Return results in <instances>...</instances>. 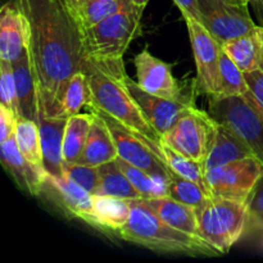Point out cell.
Instances as JSON below:
<instances>
[{
    "label": "cell",
    "instance_id": "obj_1",
    "mask_svg": "<svg viewBox=\"0 0 263 263\" xmlns=\"http://www.w3.org/2000/svg\"><path fill=\"white\" fill-rule=\"evenodd\" d=\"M27 23V53L39 100V118L62 117L67 81L84 71V33L64 0H10Z\"/></svg>",
    "mask_w": 263,
    "mask_h": 263
},
{
    "label": "cell",
    "instance_id": "obj_2",
    "mask_svg": "<svg viewBox=\"0 0 263 263\" xmlns=\"http://www.w3.org/2000/svg\"><path fill=\"white\" fill-rule=\"evenodd\" d=\"M82 72L87 74L91 90V100L87 107L97 108L115 118L123 127L143 139L149 148L163 159L161 135L151 125L126 87L125 79L127 73L125 69V62H85Z\"/></svg>",
    "mask_w": 263,
    "mask_h": 263
},
{
    "label": "cell",
    "instance_id": "obj_3",
    "mask_svg": "<svg viewBox=\"0 0 263 263\" xmlns=\"http://www.w3.org/2000/svg\"><path fill=\"white\" fill-rule=\"evenodd\" d=\"M130 208L128 222L117 234L123 240L159 253L220 256L203 239L182 233L163 222L141 199L130 200Z\"/></svg>",
    "mask_w": 263,
    "mask_h": 263
},
{
    "label": "cell",
    "instance_id": "obj_4",
    "mask_svg": "<svg viewBox=\"0 0 263 263\" xmlns=\"http://www.w3.org/2000/svg\"><path fill=\"white\" fill-rule=\"evenodd\" d=\"M143 12L131 0H122L117 12L85 31V62H123L130 44L141 35Z\"/></svg>",
    "mask_w": 263,
    "mask_h": 263
},
{
    "label": "cell",
    "instance_id": "obj_5",
    "mask_svg": "<svg viewBox=\"0 0 263 263\" xmlns=\"http://www.w3.org/2000/svg\"><path fill=\"white\" fill-rule=\"evenodd\" d=\"M195 211L200 235L220 256L230 252L251 220L248 203L230 198L212 197Z\"/></svg>",
    "mask_w": 263,
    "mask_h": 263
},
{
    "label": "cell",
    "instance_id": "obj_6",
    "mask_svg": "<svg viewBox=\"0 0 263 263\" xmlns=\"http://www.w3.org/2000/svg\"><path fill=\"white\" fill-rule=\"evenodd\" d=\"M208 103L211 115L243 139L263 166V110L251 92L222 99L210 97Z\"/></svg>",
    "mask_w": 263,
    "mask_h": 263
},
{
    "label": "cell",
    "instance_id": "obj_7",
    "mask_svg": "<svg viewBox=\"0 0 263 263\" xmlns=\"http://www.w3.org/2000/svg\"><path fill=\"white\" fill-rule=\"evenodd\" d=\"M217 126L210 112L193 107L162 135V144L203 164L215 143Z\"/></svg>",
    "mask_w": 263,
    "mask_h": 263
},
{
    "label": "cell",
    "instance_id": "obj_8",
    "mask_svg": "<svg viewBox=\"0 0 263 263\" xmlns=\"http://www.w3.org/2000/svg\"><path fill=\"white\" fill-rule=\"evenodd\" d=\"M197 64L194 91L213 97L221 90V51L222 46L212 37L204 26L193 18H184Z\"/></svg>",
    "mask_w": 263,
    "mask_h": 263
},
{
    "label": "cell",
    "instance_id": "obj_9",
    "mask_svg": "<svg viewBox=\"0 0 263 263\" xmlns=\"http://www.w3.org/2000/svg\"><path fill=\"white\" fill-rule=\"evenodd\" d=\"M200 23L221 45L226 41L254 33L258 26L252 20L248 4L222 0H199Z\"/></svg>",
    "mask_w": 263,
    "mask_h": 263
},
{
    "label": "cell",
    "instance_id": "obj_10",
    "mask_svg": "<svg viewBox=\"0 0 263 263\" xmlns=\"http://www.w3.org/2000/svg\"><path fill=\"white\" fill-rule=\"evenodd\" d=\"M262 174V163L252 157L208 170L204 176L208 190L213 197L230 198L248 203L249 195Z\"/></svg>",
    "mask_w": 263,
    "mask_h": 263
},
{
    "label": "cell",
    "instance_id": "obj_11",
    "mask_svg": "<svg viewBox=\"0 0 263 263\" xmlns=\"http://www.w3.org/2000/svg\"><path fill=\"white\" fill-rule=\"evenodd\" d=\"M90 112L102 117L107 123L120 158L148 172L152 176L170 181L174 172L158 154H156L149 148V145L143 139L123 127L120 122H117L115 118L108 116L103 110L90 107Z\"/></svg>",
    "mask_w": 263,
    "mask_h": 263
},
{
    "label": "cell",
    "instance_id": "obj_12",
    "mask_svg": "<svg viewBox=\"0 0 263 263\" xmlns=\"http://www.w3.org/2000/svg\"><path fill=\"white\" fill-rule=\"evenodd\" d=\"M139 86L151 94L170 100H184L193 98L184 92L172 73V64L154 57L148 49H143L134 59Z\"/></svg>",
    "mask_w": 263,
    "mask_h": 263
},
{
    "label": "cell",
    "instance_id": "obj_13",
    "mask_svg": "<svg viewBox=\"0 0 263 263\" xmlns=\"http://www.w3.org/2000/svg\"><path fill=\"white\" fill-rule=\"evenodd\" d=\"M125 84L130 94L141 108L151 125L161 135L166 134L175 123L195 107L194 98L184 100H170L151 94L139 86L138 82L126 76Z\"/></svg>",
    "mask_w": 263,
    "mask_h": 263
},
{
    "label": "cell",
    "instance_id": "obj_14",
    "mask_svg": "<svg viewBox=\"0 0 263 263\" xmlns=\"http://www.w3.org/2000/svg\"><path fill=\"white\" fill-rule=\"evenodd\" d=\"M51 198L67 215L80 218L95 229V215L92 198L94 195L76 182L64 176H46L41 193Z\"/></svg>",
    "mask_w": 263,
    "mask_h": 263
},
{
    "label": "cell",
    "instance_id": "obj_15",
    "mask_svg": "<svg viewBox=\"0 0 263 263\" xmlns=\"http://www.w3.org/2000/svg\"><path fill=\"white\" fill-rule=\"evenodd\" d=\"M27 51V23L12 2L5 3L0 10V59L17 62Z\"/></svg>",
    "mask_w": 263,
    "mask_h": 263
},
{
    "label": "cell",
    "instance_id": "obj_16",
    "mask_svg": "<svg viewBox=\"0 0 263 263\" xmlns=\"http://www.w3.org/2000/svg\"><path fill=\"white\" fill-rule=\"evenodd\" d=\"M0 154L3 166L21 189L31 195L41 194L48 172L26 161L18 149L14 136L0 143Z\"/></svg>",
    "mask_w": 263,
    "mask_h": 263
},
{
    "label": "cell",
    "instance_id": "obj_17",
    "mask_svg": "<svg viewBox=\"0 0 263 263\" xmlns=\"http://www.w3.org/2000/svg\"><path fill=\"white\" fill-rule=\"evenodd\" d=\"M36 123L40 131L45 171L51 176H63V138L67 117H40Z\"/></svg>",
    "mask_w": 263,
    "mask_h": 263
},
{
    "label": "cell",
    "instance_id": "obj_18",
    "mask_svg": "<svg viewBox=\"0 0 263 263\" xmlns=\"http://www.w3.org/2000/svg\"><path fill=\"white\" fill-rule=\"evenodd\" d=\"M144 204L151 208L163 222L177 230L186 233L195 238H202L199 230V223H198L197 211L194 207L184 204L174 198L159 197V198H148V199H141ZM204 240V239H203Z\"/></svg>",
    "mask_w": 263,
    "mask_h": 263
},
{
    "label": "cell",
    "instance_id": "obj_19",
    "mask_svg": "<svg viewBox=\"0 0 263 263\" xmlns=\"http://www.w3.org/2000/svg\"><path fill=\"white\" fill-rule=\"evenodd\" d=\"M252 157H254L253 153L249 146L244 143L243 139L239 138L228 126L218 122L215 143L203 163V168L204 171H208L216 167L225 166L231 162L252 158Z\"/></svg>",
    "mask_w": 263,
    "mask_h": 263
},
{
    "label": "cell",
    "instance_id": "obj_20",
    "mask_svg": "<svg viewBox=\"0 0 263 263\" xmlns=\"http://www.w3.org/2000/svg\"><path fill=\"white\" fill-rule=\"evenodd\" d=\"M92 116L94 120L90 127L89 138L79 163L99 167L107 162L116 161L118 158V152L107 123L95 113H92Z\"/></svg>",
    "mask_w": 263,
    "mask_h": 263
},
{
    "label": "cell",
    "instance_id": "obj_21",
    "mask_svg": "<svg viewBox=\"0 0 263 263\" xmlns=\"http://www.w3.org/2000/svg\"><path fill=\"white\" fill-rule=\"evenodd\" d=\"M13 72H14L15 91H17L18 117L27 118V120L37 122V91H36L35 80H33L27 51L17 62L13 63Z\"/></svg>",
    "mask_w": 263,
    "mask_h": 263
},
{
    "label": "cell",
    "instance_id": "obj_22",
    "mask_svg": "<svg viewBox=\"0 0 263 263\" xmlns=\"http://www.w3.org/2000/svg\"><path fill=\"white\" fill-rule=\"evenodd\" d=\"M92 205L97 230L118 234V231L128 222L131 213L130 200L109 195H94Z\"/></svg>",
    "mask_w": 263,
    "mask_h": 263
},
{
    "label": "cell",
    "instance_id": "obj_23",
    "mask_svg": "<svg viewBox=\"0 0 263 263\" xmlns=\"http://www.w3.org/2000/svg\"><path fill=\"white\" fill-rule=\"evenodd\" d=\"M94 116L74 115L67 118L63 138V159L66 163H79L84 154Z\"/></svg>",
    "mask_w": 263,
    "mask_h": 263
},
{
    "label": "cell",
    "instance_id": "obj_24",
    "mask_svg": "<svg viewBox=\"0 0 263 263\" xmlns=\"http://www.w3.org/2000/svg\"><path fill=\"white\" fill-rule=\"evenodd\" d=\"M99 170V186L94 195H109L121 199H143L140 193L131 184L128 177L120 168L116 161L107 162L98 167Z\"/></svg>",
    "mask_w": 263,
    "mask_h": 263
},
{
    "label": "cell",
    "instance_id": "obj_25",
    "mask_svg": "<svg viewBox=\"0 0 263 263\" xmlns=\"http://www.w3.org/2000/svg\"><path fill=\"white\" fill-rule=\"evenodd\" d=\"M122 0H76L69 7L82 33L117 12Z\"/></svg>",
    "mask_w": 263,
    "mask_h": 263
},
{
    "label": "cell",
    "instance_id": "obj_26",
    "mask_svg": "<svg viewBox=\"0 0 263 263\" xmlns=\"http://www.w3.org/2000/svg\"><path fill=\"white\" fill-rule=\"evenodd\" d=\"M14 138L17 141L18 149H20L21 154L25 157L26 161L45 171L37 123L35 121L27 120V118L18 117Z\"/></svg>",
    "mask_w": 263,
    "mask_h": 263
},
{
    "label": "cell",
    "instance_id": "obj_27",
    "mask_svg": "<svg viewBox=\"0 0 263 263\" xmlns=\"http://www.w3.org/2000/svg\"><path fill=\"white\" fill-rule=\"evenodd\" d=\"M91 90L89 79L85 72H77L67 81L61 98L62 117H71L79 115L82 107L90 104Z\"/></svg>",
    "mask_w": 263,
    "mask_h": 263
},
{
    "label": "cell",
    "instance_id": "obj_28",
    "mask_svg": "<svg viewBox=\"0 0 263 263\" xmlns=\"http://www.w3.org/2000/svg\"><path fill=\"white\" fill-rule=\"evenodd\" d=\"M221 46H222V50L233 59L234 63L243 72L259 68L258 43L254 33L229 40Z\"/></svg>",
    "mask_w": 263,
    "mask_h": 263
},
{
    "label": "cell",
    "instance_id": "obj_29",
    "mask_svg": "<svg viewBox=\"0 0 263 263\" xmlns=\"http://www.w3.org/2000/svg\"><path fill=\"white\" fill-rule=\"evenodd\" d=\"M116 162L120 166V168L122 170L123 174L128 177L131 184L140 193L143 199L166 197V195H168V181L167 180L152 176L148 172L127 163V162L123 161L120 157L116 159Z\"/></svg>",
    "mask_w": 263,
    "mask_h": 263
},
{
    "label": "cell",
    "instance_id": "obj_30",
    "mask_svg": "<svg viewBox=\"0 0 263 263\" xmlns=\"http://www.w3.org/2000/svg\"><path fill=\"white\" fill-rule=\"evenodd\" d=\"M220 72L221 90L217 95H213L212 98L222 99V98L240 97V95H246L249 91V86L246 81V77H244V72L234 63L233 59L223 50L221 51Z\"/></svg>",
    "mask_w": 263,
    "mask_h": 263
},
{
    "label": "cell",
    "instance_id": "obj_31",
    "mask_svg": "<svg viewBox=\"0 0 263 263\" xmlns=\"http://www.w3.org/2000/svg\"><path fill=\"white\" fill-rule=\"evenodd\" d=\"M162 145H163V159L167 163V166L171 168V171L177 174L179 176L197 182L199 186H202L205 192L211 194V192L207 187V182H205V171L203 168V164L177 153L176 151L168 148L164 144H162Z\"/></svg>",
    "mask_w": 263,
    "mask_h": 263
},
{
    "label": "cell",
    "instance_id": "obj_32",
    "mask_svg": "<svg viewBox=\"0 0 263 263\" xmlns=\"http://www.w3.org/2000/svg\"><path fill=\"white\" fill-rule=\"evenodd\" d=\"M168 197L190 205V207L199 208L212 198L210 193L205 192L197 182L172 174L168 181Z\"/></svg>",
    "mask_w": 263,
    "mask_h": 263
},
{
    "label": "cell",
    "instance_id": "obj_33",
    "mask_svg": "<svg viewBox=\"0 0 263 263\" xmlns=\"http://www.w3.org/2000/svg\"><path fill=\"white\" fill-rule=\"evenodd\" d=\"M63 176L76 182L80 186L86 189L92 195L97 193L99 186V170L98 167L87 166L82 163H66L63 164Z\"/></svg>",
    "mask_w": 263,
    "mask_h": 263
},
{
    "label": "cell",
    "instance_id": "obj_34",
    "mask_svg": "<svg viewBox=\"0 0 263 263\" xmlns=\"http://www.w3.org/2000/svg\"><path fill=\"white\" fill-rule=\"evenodd\" d=\"M0 95H2L3 104L14 110L18 116L17 91H15L13 64L7 61H2V59H0Z\"/></svg>",
    "mask_w": 263,
    "mask_h": 263
},
{
    "label": "cell",
    "instance_id": "obj_35",
    "mask_svg": "<svg viewBox=\"0 0 263 263\" xmlns=\"http://www.w3.org/2000/svg\"><path fill=\"white\" fill-rule=\"evenodd\" d=\"M18 116L5 104H0V143L15 135Z\"/></svg>",
    "mask_w": 263,
    "mask_h": 263
},
{
    "label": "cell",
    "instance_id": "obj_36",
    "mask_svg": "<svg viewBox=\"0 0 263 263\" xmlns=\"http://www.w3.org/2000/svg\"><path fill=\"white\" fill-rule=\"evenodd\" d=\"M244 77L249 86V92L263 110V71L258 68L254 71L244 72Z\"/></svg>",
    "mask_w": 263,
    "mask_h": 263
},
{
    "label": "cell",
    "instance_id": "obj_37",
    "mask_svg": "<svg viewBox=\"0 0 263 263\" xmlns=\"http://www.w3.org/2000/svg\"><path fill=\"white\" fill-rule=\"evenodd\" d=\"M249 216L252 218H263V174L257 181L248 199Z\"/></svg>",
    "mask_w": 263,
    "mask_h": 263
},
{
    "label": "cell",
    "instance_id": "obj_38",
    "mask_svg": "<svg viewBox=\"0 0 263 263\" xmlns=\"http://www.w3.org/2000/svg\"><path fill=\"white\" fill-rule=\"evenodd\" d=\"M184 18H193L200 22L199 0H172Z\"/></svg>",
    "mask_w": 263,
    "mask_h": 263
},
{
    "label": "cell",
    "instance_id": "obj_39",
    "mask_svg": "<svg viewBox=\"0 0 263 263\" xmlns=\"http://www.w3.org/2000/svg\"><path fill=\"white\" fill-rule=\"evenodd\" d=\"M258 43V53H259V69L263 71V26H258L254 32Z\"/></svg>",
    "mask_w": 263,
    "mask_h": 263
},
{
    "label": "cell",
    "instance_id": "obj_40",
    "mask_svg": "<svg viewBox=\"0 0 263 263\" xmlns=\"http://www.w3.org/2000/svg\"><path fill=\"white\" fill-rule=\"evenodd\" d=\"M251 3H253L254 9H256L257 12V15L259 17V21H261L263 26V0H252Z\"/></svg>",
    "mask_w": 263,
    "mask_h": 263
},
{
    "label": "cell",
    "instance_id": "obj_41",
    "mask_svg": "<svg viewBox=\"0 0 263 263\" xmlns=\"http://www.w3.org/2000/svg\"><path fill=\"white\" fill-rule=\"evenodd\" d=\"M131 2H133L135 5H138L139 8H143V9H145V7L148 5V3L151 2V0H131Z\"/></svg>",
    "mask_w": 263,
    "mask_h": 263
},
{
    "label": "cell",
    "instance_id": "obj_42",
    "mask_svg": "<svg viewBox=\"0 0 263 263\" xmlns=\"http://www.w3.org/2000/svg\"><path fill=\"white\" fill-rule=\"evenodd\" d=\"M252 220L256 222V225L258 226L259 229H262V230H263V218H252Z\"/></svg>",
    "mask_w": 263,
    "mask_h": 263
},
{
    "label": "cell",
    "instance_id": "obj_43",
    "mask_svg": "<svg viewBox=\"0 0 263 263\" xmlns=\"http://www.w3.org/2000/svg\"><path fill=\"white\" fill-rule=\"evenodd\" d=\"M225 3H230V4H246L243 3V0H222Z\"/></svg>",
    "mask_w": 263,
    "mask_h": 263
},
{
    "label": "cell",
    "instance_id": "obj_44",
    "mask_svg": "<svg viewBox=\"0 0 263 263\" xmlns=\"http://www.w3.org/2000/svg\"><path fill=\"white\" fill-rule=\"evenodd\" d=\"M64 2H66L67 7H68V8H69V7H71V5H72V4H73V3H74V2H76V0H64Z\"/></svg>",
    "mask_w": 263,
    "mask_h": 263
},
{
    "label": "cell",
    "instance_id": "obj_45",
    "mask_svg": "<svg viewBox=\"0 0 263 263\" xmlns=\"http://www.w3.org/2000/svg\"><path fill=\"white\" fill-rule=\"evenodd\" d=\"M251 2H252V0H243V3H246V4H249Z\"/></svg>",
    "mask_w": 263,
    "mask_h": 263
}]
</instances>
